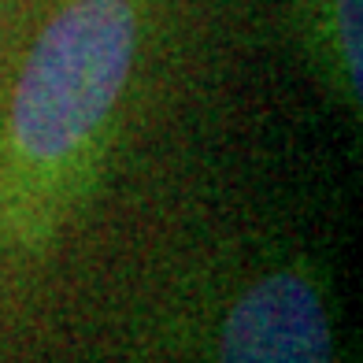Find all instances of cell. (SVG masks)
<instances>
[{
    "instance_id": "cell-1",
    "label": "cell",
    "mask_w": 363,
    "mask_h": 363,
    "mask_svg": "<svg viewBox=\"0 0 363 363\" xmlns=\"http://www.w3.org/2000/svg\"><path fill=\"white\" fill-rule=\"evenodd\" d=\"M145 0H63L15 82L0 211L26 245L56 230L111 134L141 45Z\"/></svg>"
},
{
    "instance_id": "cell-2",
    "label": "cell",
    "mask_w": 363,
    "mask_h": 363,
    "mask_svg": "<svg viewBox=\"0 0 363 363\" xmlns=\"http://www.w3.org/2000/svg\"><path fill=\"white\" fill-rule=\"evenodd\" d=\"M219 363H334L326 301L304 271H274L230 308Z\"/></svg>"
},
{
    "instance_id": "cell-3",
    "label": "cell",
    "mask_w": 363,
    "mask_h": 363,
    "mask_svg": "<svg viewBox=\"0 0 363 363\" xmlns=\"http://www.w3.org/2000/svg\"><path fill=\"white\" fill-rule=\"evenodd\" d=\"M311 60L352 108H359V0H293Z\"/></svg>"
}]
</instances>
